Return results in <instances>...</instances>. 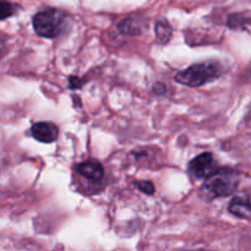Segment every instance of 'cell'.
Masks as SVG:
<instances>
[{"label":"cell","instance_id":"cell-1","mask_svg":"<svg viewBox=\"0 0 251 251\" xmlns=\"http://www.w3.org/2000/svg\"><path fill=\"white\" fill-rule=\"evenodd\" d=\"M223 73L222 64L216 60H207L193 64L185 70L179 71L176 75V81L189 87H201L218 80Z\"/></svg>","mask_w":251,"mask_h":251},{"label":"cell","instance_id":"cell-2","mask_svg":"<svg viewBox=\"0 0 251 251\" xmlns=\"http://www.w3.org/2000/svg\"><path fill=\"white\" fill-rule=\"evenodd\" d=\"M240 181V173L233 168H218L205 179L202 185L203 196L208 199L226 198L235 193Z\"/></svg>","mask_w":251,"mask_h":251},{"label":"cell","instance_id":"cell-3","mask_svg":"<svg viewBox=\"0 0 251 251\" xmlns=\"http://www.w3.org/2000/svg\"><path fill=\"white\" fill-rule=\"evenodd\" d=\"M69 15L65 11L55 7H47L37 12L32 19L33 29L39 37L56 38L64 33L69 24Z\"/></svg>","mask_w":251,"mask_h":251},{"label":"cell","instance_id":"cell-4","mask_svg":"<svg viewBox=\"0 0 251 251\" xmlns=\"http://www.w3.org/2000/svg\"><path fill=\"white\" fill-rule=\"evenodd\" d=\"M215 158L210 152H203L189 162L188 172L195 179H206L215 169Z\"/></svg>","mask_w":251,"mask_h":251},{"label":"cell","instance_id":"cell-5","mask_svg":"<svg viewBox=\"0 0 251 251\" xmlns=\"http://www.w3.org/2000/svg\"><path fill=\"white\" fill-rule=\"evenodd\" d=\"M31 135L42 144H51L58 140L59 129L53 123L39 122L31 127Z\"/></svg>","mask_w":251,"mask_h":251},{"label":"cell","instance_id":"cell-6","mask_svg":"<svg viewBox=\"0 0 251 251\" xmlns=\"http://www.w3.org/2000/svg\"><path fill=\"white\" fill-rule=\"evenodd\" d=\"M75 171L83 178L91 181H100L104 176V169L102 164L96 159H88V161L81 162L76 166Z\"/></svg>","mask_w":251,"mask_h":251},{"label":"cell","instance_id":"cell-7","mask_svg":"<svg viewBox=\"0 0 251 251\" xmlns=\"http://www.w3.org/2000/svg\"><path fill=\"white\" fill-rule=\"evenodd\" d=\"M118 29L125 36H139L147 29V21L139 16L126 17L119 22Z\"/></svg>","mask_w":251,"mask_h":251},{"label":"cell","instance_id":"cell-8","mask_svg":"<svg viewBox=\"0 0 251 251\" xmlns=\"http://www.w3.org/2000/svg\"><path fill=\"white\" fill-rule=\"evenodd\" d=\"M228 211L233 216L248 220L250 217V199L249 196H235L228 206Z\"/></svg>","mask_w":251,"mask_h":251},{"label":"cell","instance_id":"cell-9","mask_svg":"<svg viewBox=\"0 0 251 251\" xmlns=\"http://www.w3.org/2000/svg\"><path fill=\"white\" fill-rule=\"evenodd\" d=\"M249 22V12H237V14H233L229 16L228 27L232 29H248Z\"/></svg>","mask_w":251,"mask_h":251},{"label":"cell","instance_id":"cell-10","mask_svg":"<svg viewBox=\"0 0 251 251\" xmlns=\"http://www.w3.org/2000/svg\"><path fill=\"white\" fill-rule=\"evenodd\" d=\"M173 29L166 19H161L156 22V36L162 43H167L171 39Z\"/></svg>","mask_w":251,"mask_h":251},{"label":"cell","instance_id":"cell-11","mask_svg":"<svg viewBox=\"0 0 251 251\" xmlns=\"http://www.w3.org/2000/svg\"><path fill=\"white\" fill-rule=\"evenodd\" d=\"M17 12V6L10 0H0V21L14 16Z\"/></svg>","mask_w":251,"mask_h":251},{"label":"cell","instance_id":"cell-12","mask_svg":"<svg viewBox=\"0 0 251 251\" xmlns=\"http://www.w3.org/2000/svg\"><path fill=\"white\" fill-rule=\"evenodd\" d=\"M135 186H136L140 191L146 194V195L151 196L156 193V188H154L153 183H151V181H136V183H135Z\"/></svg>","mask_w":251,"mask_h":251},{"label":"cell","instance_id":"cell-13","mask_svg":"<svg viewBox=\"0 0 251 251\" xmlns=\"http://www.w3.org/2000/svg\"><path fill=\"white\" fill-rule=\"evenodd\" d=\"M82 83L83 81L81 78H78L77 76H70V78H69V86H70L71 90H74V88H80L82 86Z\"/></svg>","mask_w":251,"mask_h":251},{"label":"cell","instance_id":"cell-14","mask_svg":"<svg viewBox=\"0 0 251 251\" xmlns=\"http://www.w3.org/2000/svg\"><path fill=\"white\" fill-rule=\"evenodd\" d=\"M6 37L4 36V34L0 33V59L2 58V56L5 55V53H6Z\"/></svg>","mask_w":251,"mask_h":251}]
</instances>
